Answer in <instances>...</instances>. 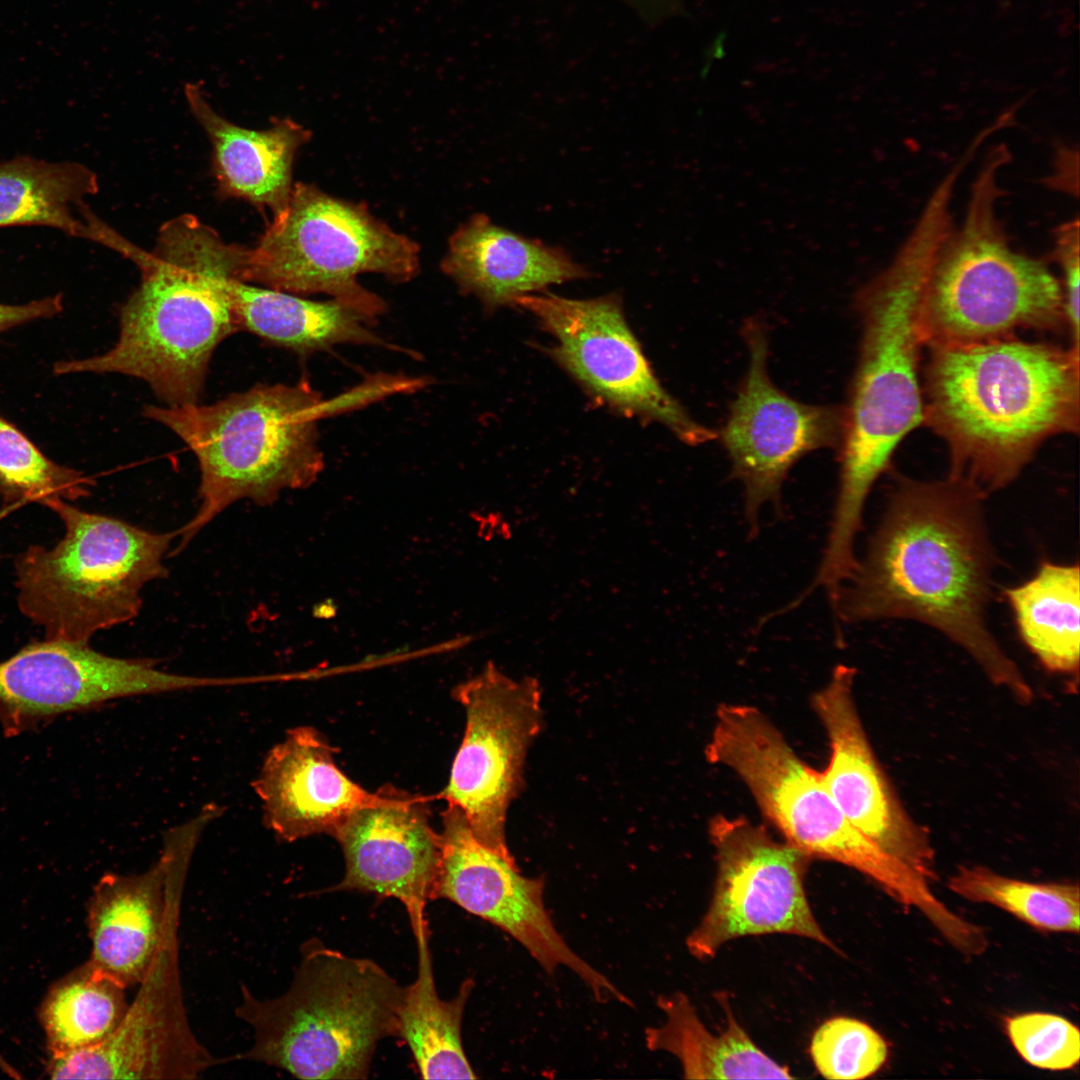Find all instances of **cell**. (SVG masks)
Here are the masks:
<instances>
[{
	"label": "cell",
	"instance_id": "e0dca14e",
	"mask_svg": "<svg viewBox=\"0 0 1080 1080\" xmlns=\"http://www.w3.org/2000/svg\"><path fill=\"white\" fill-rule=\"evenodd\" d=\"M178 922L170 927L152 966L117 1028L103 1041L52 1052V1079L190 1080L233 1060L218 1059L188 1021L178 966Z\"/></svg>",
	"mask_w": 1080,
	"mask_h": 1080
},
{
	"label": "cell",
	"instance_id": "5bb4252c",
	"mask_svg": "<svg viewBox=\"0 0 1080 1080\" xmlns=\"http://www.w3.org/2000/svg\"><path fill=\"white\" fill-rule=\"evenodd\" d=\"M748 370L733 400L720 440L732 477L744 488L750 536L759 531L766 504L780 508L781 489L792 466L808 453L840 445L843 407L802 403L780 390L768 373V337L756 319L745 322Z\"/></svg>",
	"mask_w": 1080,
	"mask_h": 1080
},
{
	"label": "cell",
	"instance_id": "9a60e30c",
	"mask_svg": "<svg viewBox=\"0 0 1080 1080\" xmlns=\"http://www.w3.org/2000/svg\"><path fill=\"white\" fill-rule=\"evenodd\" d=\"M434 899H446L518 941L549 974L572 970L599 1002L631 1003L603 974L579 957L557 931L544 903L543 877H526L513 855L482 844L465 815L447 804Z\"/></svg>",
	"mask_w": 1080,
	"mask_h": 1080
},
{
	"label": "cell",
	"instance_id": "7402d4cb",
	"mask_svg": "<svg viewBox=\"0 0 1080 1080\" xmlns=\"http://www.w3.org/2000/svg\"><path fill=\"white\" fill-rule=\"evenodd\" d=\"M441 269L490 312L550 285L591 277L562 248L500 227L481 213L451 235Z\"/></svg>",
	"mask_w": 1080,
	"mask_h": 1080
},
{
	"label": "cell",
	"instance_id": "d6986e66",
	"mask_svg": "<svg viewBox=\"0 0 1080 1080\" xmlns=\"http://www.w3.org/2000/svg\"><path fill=\"white\" fill-rule=\"evenodd\" d=\"M199 835L193 823L179 826L167 833L163 853L149 869L107 873L94 887L87 913L88 962L126 989L144 979L179 920L184 876Z\"/></svg>",
	"mask_w": 1080,
	"mask_h": 1080
},
{
	"label": "cell",
	"instance_id": "30bf717a",
	"mask_svg": "<svg viewBox=\"0 0 1080 1080\" xmlns=\"http://www.w3.org/2000/svg\"><path fill=\"white\" fill-rule=\"evenodd\" d=\"M418 271L417 244L364 204L296 183L257 245L244 248L237 279L299 296L327 294L377 320L386 303L358 275L380 273L401 283Z\"/></svg>",
	"mask_w": 1080,
	"mask_h": 1080
},
{
	"label": "cell",
	"instance_id": "ac0fdd59",
	"mask_svg": "<svg viewBox=\"0 0 1080 1080\" xmlns=\"http://www.w3.org/2000/svg\"><path fill=\"white\" fill-rule=\"evenodd\" d=\"M856 669L839 664L811 697L830 757L821 778L848 821L930 883L937 878L927 830L907 812L878 761L854 698Z\"/></svg>",
	"mask_w": 1080,
	"mask_h": 1080
},
{
	"label": "cell",
	"instance_id": "d4e9b609",
	"mask_svg": "<svg viewBox=\"0 0 1080 1080\" xmlns=\"http://www.w3.org/2000/svg\"><path fill=\"white\" fill-rule=\"evenodd\" d=\"M718 1000L727 1023L715 1034L701 1021L686 994L660 996L657 1005L666 1020L645 1030L647 1048L675 1056L686 1079L794 1078L788 1067L775 1062L752 1041L728 1000L721 996Z\"/></svg>",
	"mask_w": 1080,
	"mask_h": 1080
},
{
	"label": "cell",
	"instance_id": "277c9868",
	"mask_svg": "<svg viewBox=\"0 0 1080 1080\" xmlns=\"http://www.w3.org/2000/svg\"><path fill=\"white\" fill-rule=\"evenodd\" d=\"M113 249L141 272L120 308L118 339L102 354L56 362L54 374L127 375L168 406L198 403L214 350L239 331L218 286L221 274L233 272L234 245L185 214L162 225L152 252L120 235Z\"/></svg>",
	"mask_w": 1080,
	"mask_h": 1080
},
{
	"label": "cell",
	"instance_id": "52a82bcc",
	"mask_svg": "<svg viewBox=\"0 0 1080 1080\" xmlns=\"http://www.w3.org/2000/svg\"><path fill=\"white\" fill-rule=\"evenodd\" d=\"M862 341L840 443L838 493L826 551H855L867 498L900 442L924 422L918 378L916 298L907 276L889 263L856 293Z\"/></svg>",
	"mask_w": 1080,
	"mask_h": 1080
},
{
	"label": "cell",
	"instance_id": "d590c367",
	"mask_svg": "<svg viewBox=\"0 0 1080 1080\" xmlns=\"http://www.w3.org/2000/svg\"><path fill=\"white\" fill-rule=\"evenodd\" d=\"M1078 151H1073L1072 148L1067 146H1061L1056 153L1053 174L1048 177L1047 183L1057 189L1064 190L1072 194H1078L1073 185L1078 188V184L1073 182V163L1078 161Z\"/></svg>",
	"mask_w": 1080,
	"mask_h": 1080
},
{
	"label": "cell",
	"instance_id": "83f0119b",
	"mask_svg": "<svg viewBox=\"0 0 1080 1080\" xmlns=\"http://www.w3.org/2000/svg\"><path fill=\"white\" fill-rule=\"evenodd\" d=\"M1018 633L1048 671L1078 681L1079 565L1041 562L1032 578L1005 590Z\"/></svg>",
	"mask_w": 1080,
	"mask_h": 1080
},
{
	"label": "cell",
	"instance_id": "f1b7e54d",
	"mask_svg": "<svg viewBox=\"0 0 1080 1080\" xmlns=\"http://www.w3.org/2000/svg\"><path fill=\"white\" fill-rule=\"evenodd\" d=\"M126 988L87 961L51 987L41 1006V1023L52 1052L95 1045L123 1019Z\"/></svg>",
	"mask_w": 1080,
	"mask_h": 1080
},
{
	"label": "cell",
	"instance_id": "4dcf8cb0",
	"mask_svg": "<svg viewBox=\"0 0 1080 1080\" xmlns=\"http://www.w3.org/2000/svg\"><path fill=\"white\" fill-rule=\"evenodd\" d=\"M93 479L55 463L14 423L0 415V496L8 505L54 498L73 501L90 494Z\"/></svg>",
	"mask_w": 1080,
	"mask_h": 1080
},
{
	"label": "cell",
	"instance_id": "f546056e",
	"mask_svg": "<svg viewBox=\"0 0 1080 1080\" xmlns=\"http://www.w3.org/2000/svg\"><path fill=\"white\" fill-rule=\"evenodd\" d=\"M948 887L966 900L996 906L1039 931L1079 932L1077 883H1034L984 866H961L950 877Z\"/></svg>",
	"mask_w": 1080,
	"mask_h": 1080
},
{
	"label": "cell",
	"instance_id": "7a4b0ae2",
	"mask_svg": "<svg viewBox=\"0 0 1080 1080\" xmlns=\"http://www.w3.org/2000/svg\"><path fill=\"white\" fill-rule=\"evenodd\" d=\"M1004 166L1002 155H985L961 222L952 211L961 174L951 168L891 260L913 286L919 330L928 347L1066 326L1060 279L1044 260L1013 247L998 216Z\"/></svg>",
	"mask_w": 1080,
	"mask_h": 1080
},
{
	"label": "cell",
	"instance_id": "74e56055",
	"mask_svg": "<svg viewBox=\"0 0 1080 1080\" xmlns=\"http://www.w3.org/2000/svg\"><path fill=\"white\" fill-rule=\"evenodd\" d=\"M18 506H19V505H16V504H13V505H8V506H7L6 508H4L3 510H1V511H0V520H1L2 518H4V517H5V516H6V515H7L8 513H9V512H11L12 510L16 509V508H17Z\"/></svg>",
	"mask_w": 1080,
	"mask_h": 1080
},
{
	"label": "cell",
	"instance_id": "3957f363",
	"mask_svg": "<svg viewBox=\"0 0 1080 1080\" xmlns=\"http://www.w3.org/2000/svg\"><path fill=\"white\" fill-rule=\"evenodd\" d=\"M924 422L947 444L950 478L1005 488L1048 438L1079 430V353L1014 336L932 346Z\"/></svg>",
	"mask_w": 1080,
	"mask_h": 1080
},
{
	"label": "cell",
	"instance_id": "44dd1931",
	"mask_svg": "<svg viewBox=\"0 0 1080 1080\" xmlns=\"http://www.w3.org/2000/svg\"><path fill=\"white\" fill-rule=\"evenodd\" d=\"M336 748L310 726L289 729L266 755L252 787L263 822L293 842L316 834L333 837L339 826L373 796L335 764Z\"/></svg>",
	"mask_w": 1080,
	"mask_h": 1080
},
{
	"label": "cell",
	"instance_id": "1f68e13d",
	"mask_svg": "<svg viewBox=\"0 0 1080 1080\" xmlns=\"http://www.w3.org/2000/svg\"><path fill=\"white\" fill-rule=\"evenodd\" d=\"M809 1053L816 1070L827 1079H864L878 1072L887 1060L885 1039L867 1023L834 1017L814 1032Z\"/></svg>",
	"mask_w": 1080,
	"mask_h": 1080
},
{
	"label": "cell",
	"instance_id": "8fae6325",
	"mask_svg": "<svg viewBox=\"0 0 1080 1080\" xmlns=\"http://www.w3.org/2000/svg\"><path fill=\"white\" fill-rule=\"evenodd\" d=\"M709 836L716 878L711 901L686 938L689 953L712 959L727 942L746 936L790 934L838 952L818 924L804 887L810 858L778 842L743 816H714Z\"/></svg>",
	"mask_w": 1080,
	"mask_h": 1080
},
{
	"label": "cell",
	"instance_id": "d6a6232c",
	"mask_svg": "<svg viewBox=\"0 0 1080 1080\" xmlns=\"http://www.w3.org/2000/svg\"><path fill=\"white\" fill-rule=\"evenodd\" d=\"M1005 1031L1017 1053L1034 1067L1062 1071L1079 1062V1029L1062 1016L1044 1012L1017 1014L1006 1018Z\"/></svg>",
	"mask_w": 1080,
	"mask_h": 1080
},
{
	"label": "cell",
	"instance_id": "8d00e7d4",
	"mask_svg": "<svg viewBox=\"0 0 1080 1080\" xmlns=\"http://www.w3.org/2000/svg\"><path fill=\"white\" fill-rule=\"evenodd\" d=\"M631 6L637 9V11L645 16L647 19L658 16V12L662 10L660 6L663 0H626Z\"/></svg>",
	"mask_w": 1080,
	"mask_h": 1080
},
{
	"label": "cell",
	"instance_id": "8992f818",
	"mask_svg": "<svg viewBox=\"0 0 1080 1080\" xmlns=\"http://www.w3.org/2000/svg\"><path fill=\"white\" fill-rule=\"evenodd\" d=\"M236 1016L252 1031L239 1060L301 1079H365L378 1043L398 1037L405 987L379 964L312 938L283 994L271 999L240 986Z\"/></svg>",
	"mask_w": 1080,
	"mask_h": 1080
},
{
	"label": "cell",
	"instance_id": "836d02e7",
	"mask_svg": "<svg viewBox=\"0 0 1080 1080\" xmlns=\"http://www.w3.org/2000/svg\"><path fill=\"white\" fill-rule=\"evenodd\" d=\"M1080 223L1078 217L1059 224L1053 231L1052 258L1059 266L1066 327L1070 348L1079 353V283H1080Z\"/></svg>",
	"mask_w": 1080,
	"mask_h": 1080
},
{
	"label": "cell",
	"instance_id": "2e32d148",
	"mask_svg": "<svg viewBox=\"0 0 1080 1080\" xmlns=\"http://www.w3.org/2000/svg\"><path fill=\"white\" fill-rule=\"evenodd\" d=\"M229 683L228 677L168 673L151 658L108 656L89 643L46 639L0 662V720L13 736L118 698Z\"/></svg>",
	"mask_w": 1080,
	"mask_h": 1080
},
{
	"label": "cell",
	"instance_id": "484cf974",
	"mask_svg": "<svg viewBox=\"0 0 1080 1080\" xmlns=\"http://www.w3.org/2000/svg\"><path fill=\"white\" fill-rule=\"evenodd\" d=\"M96 174L76 162L19 157L0 163V227L47 226L103 244L109 226L87 207Z\"/></svg>",
	"mask_w": 1080,
	"mask_h": 1080
},
{
	"label": "cell",
	"instance_id": "5b68a950",
	"mask_svg": "<svg viewBox=\"0 0 1080 1080\" xmlns=\"http://www.w3.org/2000/svg\"><path fill=\"white\" fill-rule=\"evenodd\" d=\"M363 402L356 389L325 400L302 377L289 384H256L213 404L146 405L143 416L176 434L200 471V506L178 531L175 553L235 502L273 504L286 489L309 487L324 467L318 421Z\"/></svg>",
	"mask_w": 1080,
	"mask_h": 1080
},
{
	"label": "cell",
	"instance_id": "7c38bea8",
	"mask_svg": "<svg viewBox=\"0 0 1080 1080\" xmlns=\"http://www.w3.org/2000/svg\"><path fill=\"white\" fill-rule=\"evenodd\" d=\"M553 336L552 357L594 399L626 416L666 427L696 446L717 432L695 421L659 382L631 331L618 295L570 299L551 293L517 297Z\"/></svg>",
	"mask_w": 1080,
	"mask_h": 1080
},
{
	"label": "cell",
	"instance_id": "cb8c5ba5",
	"mask_svg": "<svg viewBox=\"0 0 1080 1080\" xmlns=\"http://www.w3.org/2000/svg\"><path fill=\"white\" fill-rule=\"evenodd\" d=\"M218 286L239 331H249L300 356L327 351L340 344L402 351L373 331L376 319L336 299L313 301L252 285L228 273L218 277Z\"/></svg>",
	"mask_w": 1080,
	"mask_h": 1080
},
{
	"label": "cell",
	"instance_id": "4fadbf2b",
	"mask_svg": "<svg viewBox=\"0 0 1080 1080\" xmlns=\"http://www.w3.org/2000/svg\"><path fill=\"white\" fill-rule=\"evenodd\" d=\"M537 679H512L491 662L453 690L466 727L443 790L447 804L461 809L474 836L511 855L506 842L507 810L522 786L528 748L542 727Z\"/></svg>",
	"mask_w": 1080,
	"mask_h": 1080
},
{
	"label": "cell",
	"instance_id": "ba28073f",
	"mask_svg": "<svg viewBox=\"0 0 1080 1080\" xmlns=\"http://www.w3.org/2000/svg\"><path fill=\"white\" fill-rule=\"evenodd\" d=\"M705 757L733 771L785 842L810 859L865 875L893 900L935 916L941 901L930 882L856 829L780 730L757 707L720 704Z\"/></svg>",
	"mask_w": 1080,
	"mask_h": 1080
},
{
	"label": "cell",
	"instance_id": "e575fe53",
	"mask_svg": "<svg viewBox=\"0 0 1080 1080\" xmlns=\"http://www.w3.org/2000/svg\"><path fill=\"white\" fill-rule=\"evenodd\" d=\"M63 310L61 294L44 297L25 304L0 303V334L23 324L49 319Z\"/></svg>",
	"mask_w": 1080,
	"mask_h": 1080
},
{
	"label": "cell",
	"instance_id": "603a6c76",
	"mask_svg": "<svg viewBox=\"0 0 1080 1080\" xmlns=\"http://www.w3.org/2000/svg\"><path fill=\"white\" fill-rule=\"evenodd\" d=\"M184 93L212 144L219 191L268 207L274 214L281 210L293 187L296 152L311 133L289 118L275 120L264 130L246 129L219 115L199 85L187 83Z\"/></svg>",
	"mask_w": 1080,
	"mask_h": 1080
},
{
	"label": "cell",
	"instance_id": "4316f807",
	"mask_svg": "<svg viewBox=\"0 0 1080 1080\" xmlns=\"http://www.w3.org/2000/svg\"><path fill=\"white\" fill-rule=\"evenodd\" d=\"M416 939V979L405 987L398 1012V1038L408 1045L424 1079L477 1078L462 1044L464 1010L474 981H463L457 994L442 999L436 990L426 918L411 921Z\"/></svg>",
	"mask_w": 1080,
	"mask_h": 1080
},
{
	"label": "cell",
	"instance_id": "ffe728a7",
	"mask_svg": "<svg viewBox=\"0 0 1080 1080\" xmlns=\"http://www.w3.org/2000/svg\"><path fill=\"white\" fill-rule=\"evenodd\" d=\"M333 837L345 860L344 877L333 891L395 898L410 921L425 917L441 857V835L430 823L426 798L384 785Z\"/></svg>",
	"mask_w": 1080,
	"mask_h": 1080
},
{
	"label": "cell",
	"instance_id": "6da1fadb",
	"mask_svg": "<svg viewBox=\"0 0 1080 1080\" xmlns=\"http://www.w3.org/2000/svg\"><path fill=\"white\" fill-rule=\"evenodd\" d=\"M895 480L864 557L839 590L835 617L930 626L964 649L992 683L1029 703L1030 685L987 621L997 557L985 496L950 477Z\"/></svg>",
	"mask_w": 1080,
	"mask_h": 1080
},
{
	"label": "cell",
	"instance_id": "9c48e42d",
	"mask_svg": "<svg viewBox=\"0 0 1080 1080\" xmlns=\"http://www.w3.org/2000/svg\"><path fill=\"white\" fill-rule=\"evenodd\" d=\"M43 505L60 517L65 534L53 548L33 545L17 557L21 612L46 639L75 643L137 617L144 586L168 576L163 559L176 531L145 530L61 498Z\"/></svg>",
	"mask_w": 1080,
	"mask_h": 1080
}]
</instances>
